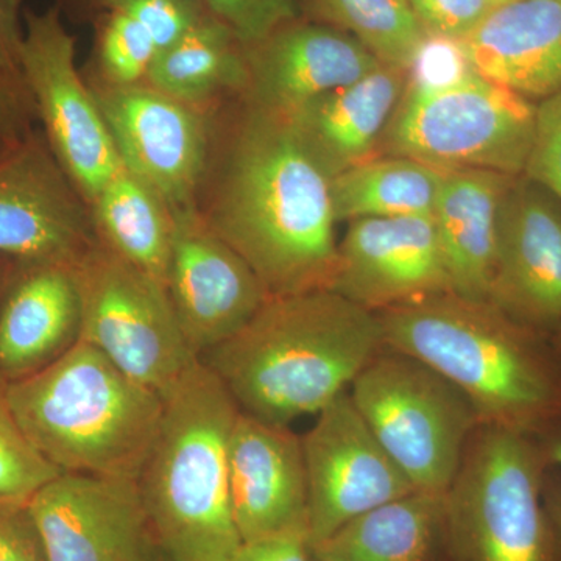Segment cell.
<instances>
[{
	"label": "cell",
	"mask_w": 561,
	"mask_h": 561,
	"mask_svg": "<svg viewBox=\"0 0 561 561\" xmlns=\"http://www.w3.org/2000/svg\"><path fill=\"white\" fill-rule=\"evenodd\" d=\"M202 191L198 213L271 298L331 289L339 253L331 179L289 117L247 102Z\"/></svg>",
	"instance_id": "obj_1"
},
{
	"label": "cell",
	"mask_w": 561,
	"mask_h": 561,
	"mask_svg": "<svg viewBox=\"0 0 561 561\" xmlns=\"http://www.w3.org/2000/svg\"><path fill=\"white\" fill-rule=\"evenodd\" d=\"M496 3H504V2H511V0H494Z\"/></svg>",
	"instance_id": "obj_43"
},
{
	"label": "cell",
	"mask_w": 561,
	"mask_h": 561,
	"mask_svg": "<svg viewBox=\"0 0 561 561\" xmlns=\"http://www.w3.org/2000/svg\"><path fill=\"white\" fill-rule=\"evenodd\" d=\"M24 0H0V72L21 77Z\"/></svg>",
	"instance_id": "obj_37"
},
{
	"label": "cell",
	"mask_w": 561,
	"mask_h": 561,
	"mask_svg": "<svg viewBox=\"0 0 561 561\" xmlns=\"http://www.w3.org/2000/svg\"><path fill=\"white\" fill-rule=\"evenodd\" d=\"M445 172L397 154H376L331 179L335 220L432 216Z\"/></svg>",
	"instance_id": "obj_27"
},
{
	"label": "cell",
	"mask_w": 561,
	"mask_h": 561,
	"mask_svg": "<svg viewBox=\"0 0 561 561\" xmlns=\"http://www.w3.org/2000/svg\"><path fill=\"white\" fill-rule=\"evenodd\" d=\"M25 437L61 472L138 482L164 400L79 341L46 368L7 383Z\"/></svg>",
	"instance_id": "obj_5"
},
{
	"label": "cell",
	"mask_w": 561,
	"mask_h": 561,
	"mask_svg": "<svg viewBox=\"0 0 561 561\" xmlns=\"http://www.w3.org/2000/svg\"><path fill=\"white\" fill-rule=\"evenodd\" d=\"M103 22L99 58L103 79L114 84L144 83L147 73L162 54L157 31L121 3L110 2Z\"/></svg>",
	"instance_id": "obj_29"
},
{
	"label": "cell",
	"mask_w": 561,
	"mask_h": 561,
	"mask_svg": "<svg viewBox=\"0 0 561 561\" xmlns=\"http://www.w3.org/2000/svg\"><path fill=\"white\" fill-rule=\"evenodd\" d=\"M122 164L157 192L171 209L197 205L209 162L203 110L150 84L91 87Z\"/></svg>",
	"instance_id": "obj_11"
},
{
	"label": "cell",
	"mask_w": 561,
	"mask_h": 561,
	"mask_svg": "<svg viewBox=\"0 0 561 561\" xmlns=\"http://www.w3.org/2000/svg\"><path fill=\"white\" fill-rule=\"evenodd\" d=\"M348 393L413 489L445 496L481 426L461 391L415 357L383 348Z\"/></svg>",
	"instance_id": "obj_8"
},
{
	"label": "cell",
	"mask_w": 561,
	"mask_h": 561,
	"mask_svg": "<svg viewBox=\"0 0 561 561\" xmlns=\"http://www.w3.org/2000/svg\"><path fill=\"white\" fill-rule=\"evenodd\" d=\"M144 561H172L171 559H169L168 556H165L164 552H161V549L158 548H154L153 551H151L149 553V557H147L146 560Z\"/></svg>",
	"instance_id": "obj_42"
},
{
	"label": "cell",
	"mask_w": 561,
	"mask_h": 561,
	"mask_svg": "<svg viewBox=\"0 0 561 561\" xmlns=\"http://www.w3.org/2000/svg\"><path fill=\"white\" fill-rule=\"evenodd\" d=\"M18 261L11 260V257L0 256V300H2L3 291L9 286L11 275H13L14 267H16Z\"/></svg>",
	"instance_id": "obj_40"
},
{
	"label": "cell",
	"mask_w": 561,
	"mask_h": 561,
	"mask_svg": "<svg viewBox=\"0 0 561 561\" xmlns=\"http://www.w3.org/2000/svg\"><path fill=\"white\" fill-rule=\"evenodd\" d=\"M383 350L378 313L337 291L273 297L201 360L239 411L290 426L317 415Z\"/></svg>",
	"instance_id": "obj_2"
},
{
	"label": "cell",
	"mask_w": 561,
	"mask_h": 561,
	"mask_svg": "<svg viewBox=\"0 0 561 561\" xmlns=\"http://www.w3.org/2000/svg\"><path fill=\"white\" fill-rule=\"evenodd\" d=\"M110 2H111V0H105V5H106V3H110Z\"/></svg>",
	"instance_id": "obj_45"
},
{
	"label": "cell",
	"mask_w": 561,
	"mask_h": 561,
	"mask_svg": "<svg viewBox=\"0 0 561 561\" xmlns=\"http://www.w3.org/2000/svg\"><path fill=\"white\" fill-rule=\"evenodd\" d=\"M72 275L80 295V341L164 398L198 360L168 289L101 241L73 265Z\"/></svg>",
	"instance_id": "obj_9"
},
{
	"label": "cell",
	"mask_w": 561,
	"mask_h": 561,
	"mask_svg": "<svg viewBox=\"0 0 561 561\" xmlns=\"http://www.w3.org/2000/svg\"><path fill=\"white\" fill-rule=\"evenodd\" d=\"M408 84V70L381 65L354 83L313 99L287 117L332 179L378 154L383 131Z\"/></svg>",
	"instance_id": "obj_22"
},
{
	"label": "cell",
	"mask_w": 561,
	"mask_h": 561,
	"mask_svg": "<svg viewBox=\"0 0 561 561\" xmlns=\"http://www.w3.org/2000/svg\"><path fill=\"white\" fill-rule=\"evenodd\" d=\"M90 208L99 241L168 286L173 234L168 203L122 165L95 195Z\"/></svg>",
	"instance_id": "obj_25"
},
{
	"label": "cell",
	"mask_w": 561,
	"mask_h": 561,
	"mask_svg": "<svg viewBox=\"0 0 561 561\" xmlns=\"http://www.w3.org/2000/svg\"><path fill=\"white\" fill-rule=\"evenodd\" d=\"M537 103L467 70L445 83H412L379 149L440 171L522 176L534 144Z\"/></svg>",
	"instance_id": "obj_7"
},
{
	"label": "cell",
	"mask_w": 561,
	"mask_h": 561,
	"mask_svg": "<svg viewBox=\"0 0 561 561\" xmlns=\"http://www.w3.org/2000/svg\"><path fill=\"white\" fill-rule=\"evenodd\" d=\"M27 507L47 561H144L157 548L136 481L60 472Z\"/></svg>",
	"instance_id": "obj_15"
},
{
	"label": "cell",
	"mask_w": 561,
	"mask_h": 561,
	"mask_svg": "<svg viewBox=\"0 0 561 561\" xmlns=\"http://www.w3.org/2000/svg\"><path fill=\"white\" fill-rule=\"evenodd\" d=\"M38 114L22 77L0 72V154L36 130Z\"/></svg>",
	"instance_id": "obj_34"
},
{
	"label": "cell",
	"mask_w": 561,
	"mask_h": 561,
	"mask_svg": "<svg viewBox=\"0 0 561 561\" xmlns=\"http://www.w3.org/2000/svg\"><path fill=\"white\" fill-rule=\"evenodd\" d=\"M316 557H317V556H316ZM317 561H327V560H321V559H319V557H317Z\"/></svg>",
	"instance_id": "obj_44"
},
{
	"label": "cell",
	"mask_w": 561,
	"mask_h": 561,
	"mask_svg": "<svg viewBox=\"0 0 561 561\" xmlns=\"http://www.w3.org/2000/svg\"><path fill=\"white\" fill-rule=\"evenodd\" d=\"M523 175L561 203V91L537 103L534 144Z\"/></svg>",
	"instance_id": "obj_32"
},
{
	"label": "cell",
	"mask_w": 561,
	"mask_h": 561,
	"mask_svg": "<svg viewBox=\"0 0 561 561\" xmlns=\"http://www.w3.org/2000/svg\"><path fill=\"white\" fill-rule=\"evenodd\" d=\"M427 35L463 41L494 7V0H409Z\"/></svg>",
	"instance_id": "obj_33"
},
{
	"label": "cell",
	"mask_w": 561,
	"mask_h": 561,
	"mask_svg": "<svg viewBox=\"0 0 561 561\" xmlns=\"http://www.w3.org/2000/svg\"><path fill=\"white\" fill-rule=\"evenodd\" d=\"M383 65L411 69L427 33L409 0H309Z\"/></svg>",
	"instance_id": "obj_28"
},
{
	"label": "cell",
	"mask_w": 561,
	"mask_h": 561,
	"mask_svg": "<svg viewBox=\"0 0 561 561\" xmlns=\"http://www.w3.org/2000/svg\"><path fill=\"white\" fill-rule=\"evenodd\" d=\"M245 101L284 116L383 65L348 33L297 21L245 47Z\"/></svg>",
	"instance_id": "obj_19"
},
{
	"label": "cell",
	"mask_w": 561,
	"mask_h": 561,
	"mask_svg": "<svg viewBox=\"0 0 561 561\" xmlns=\"http://www.w3.org/2000/svg\"><path fill=\"white\" fill-rule=\"evenodd\" d=\"M489 302L545 337L561 323V203L524 175L502 198Z\"/></svg>",
	"instance_id": "obj_16"
},
{
	"label": "cell",
	"mask_w": 561,
	"mask_h": 561,
	"mask_svg": "<svg viewBox=\"0 0 561 561\" xmlns=\"http://www.w3.org/2000/svg\"><path fill=\"white\" fill-rule=\"evenodd\" d=\"M138 485L154 545L172 561H232L230 437L239 408L201 359L165 394Z\"/></svg>",
	"instance_id": "obj_4"
},
{
	"label": "cell",
	"mask_w": 561,
	"mask_h": 561,
	"mask_svg": "<svg viewBox=\"0 0 561 561\" xmlns=\"http://www.w3.org/2000/svg\"><path fill=\"white\" fill-rule=\"evenodd\" d=\"M540 440L542 445H545L551 467L559 468L561 471V421L551 432H548L545 437H541Z\"/></svg>",
	"instance_id": "obj_39"
},
{
	"label": "cell",
	"mask_w": 561,
	"mask_h": 561,
	"mask_svg": "<svg viewBox=\"0 0 561 561\" xmlns=\"http://www.w3.org/2000/svg\"><path fill=\"white\" fill-rule=\"evenodd\" d=\"M98 241L90 205L39 127L0 154V256L72 268Z\"/></svg>",
	"instance_id": "obj_13"
},
{
	"label": "cell",
	"mask_w": 561,
	"mask_h": 561,
	"mask_svg": "<svg viewBox=\"0 0 561 561\" xmlns=\"http://www.w3.org/2000/svg\"><path fill=\"white\" fill-rule=\"evenodd\" d=\"M482 77L540 102L561 91V0H511L460 41Z\"/></svg>",
	"instance_id": "obj_21"
},
{
	"label": "cell",
	"mask_w": 561,
	"mask_h": 561,
	"mask_svg": "<svg viewBox=\"0 0 561 561\" xmlns=\"http://www.w3.org/2000/svg\"><path fill=\"white\" fill-rule=\"evenodd\" d=\"M443 548L445 496L415 490L357 516L313 552L327 561H437Z\"/></svg>",
	"instance_id": "obj_24"
},
{
	"label": "cell",
	"mask_w": 561,
	"mask_h": 561,
	"mask_svg": "<svg viewBox=\"0 0 561 561\" xmlns=\"http://www.w3.org/2000/svg\"><path fill=\"white\" fill-rule=\"evenodd\" d=\"M330 290L375 313L453 291L432 216L350 221Z\"/></svg>",
	"instance_id": "obj_17"
},
{
	"label": "cell",
	"mask_w": 561,
	"mask_h": 561,
	"mask_svg": "<svg viewBox=\"0 0 561 561\" xmlns=\"http://www.w3.org/2000/svg\"><path fill=\"white\" fill-rule=\"evenodd\" d=\"M383 348L415 357L470 401L481 424L545 437L561 421L551 339L454 291L378 312Z\"/></svg>",
	"instance_id": "obj_3"
},
{
	"label": "cell",
	"mask_w": 561,
	"mask_h": 561,
	"mask_svg": "<svg viewBox=\"0 0 561 561\" xmlns=\"http://www.w3.org/2000/svg\"><path fill=\"white\" fill-rule=\"evenodd\" d=\"M312 549L357 516L415 491L343 391L302 435Z\"/></svg>",
	"instance_id": "obj_12"
},
{
	"label": "cell",
	"mask_w": 561,
	"mask_h": 561,
	"mask_svg": "<svg viewBox=\"0 0 561 561\" xmlns=\"http://www.w3.org/2000/svg\"><path fill=\"white\" fill-rule=\"evenodd\" d=\"M21 77L55 160L90 205L124 164L57 7L25 10Z\"/></svg>",
	"instance_id": "obj_10"
},
{
	"label": "cell",
	"mask_w": 561,
	"mask_h": 561,
	"mask_svg": "<svg viewBox=\"0 0 561 561\" xmlns=\"http://www.w3.org/2000/svg\"><path fill=\"white\" fill-rule=\"evenodd\" d=\"M201 3L245 47L297 20L295 0H201Z\"/></svg>",
	"instance_id": "obj_31"
},
{
	"label": "cell",
	"mask_w": 561,
	"mask_h": 561,
	"mask_svg": "<svg viewBox=\"0 0 561 561\" xmlns=\"http://www.w3.org/2000/svg\"><path fill=\"white\" fill-rule=\"evenodd\" d=\"M232 561H317L308 534L289 531L276 537L242 542Z\"/></svg>",
	"instance_id": "obj_36"
},
{
	"label": "cell",
	"mask_w": 561,
	"mask_h": 561,
	"mask_svg": "<svg viewBox=\"0 0 561 561\" xmlns=\"http://www.w3.org/2000/svg\"><path fill=\"white\" fill-rule=\"evenodd\" d=\"M232 518L242 542L308 534V476L300 435L239 412L230 437Z\"/></svg>",
	"instance_id": "obj_18"
},
{
	"label": "cell",
	"mask_w": 561,
	"mask_h": 561,
	"mask_svg": "<svg viewBox=\"0 0 561 561\" xmlns=\"http://www.w3.org/2000/svg\"><path fill=\"white\" fill-rule=\"evenodd\" d=\"M551 468L534 435L481 424L445 494L446 549L456 561H559L546 502Z\"/></svg>",
	"instance_id": "obj_6"
},
{
	"label": "cell",
	"mask_w": 561,
	"mask_h": 561,
	"mask_svg": "<svg viewBox=\"0 0 561 561\" xmlns=\"http://www.w3.org/2000/svg\"><path fill=\"white\" fill-rule=\"evenodd\" d=\"M546 502H548L549 512H551L553 526L557 530V540H559V561H561V479L559 481L546 482Z\"/></svg>",
	"instance_id": "obj_38"
},
{
	"label": "cell",
	"mask_w": 561,
	"mask_h": 561,
	"mask_svg": "<svg viewBox=\"0 0 561 561\" xmlns=\"http://www.w3.org/2000/svg\"><path fill=\"white\" fill-rule=\"evenodd\" d=\"M0 561H47L27 502L0 501Z\"/></svg>",
	"instance_id": "obj_35"
},
{
	"label": "cell",
	"mask_w": 561,
	"mask_h": 561,
	"mask_svg": "<svg viewBox=\"0 0 561 561\" xmlns=\"http://www.w3.org/2000/svg\"><path fill=\"white\" fill-rule=\"evenodd\" d=\"M81 306L72 268L20 262L0 300V379L35 375L80 341Z\"/></svg>",
	"instance_id": "obj_20"
},
{
	"label": "cell",
	"mask_w": 561,
	"mask_h": 561,
	"mask_svg": "<svg viewBox=\"0 0 561 561\" xmlns=\"http://www.w3.org/2000/svg\"><path fill=\"white\" fill-rule=\"evenodd\" d=\"M146 83L195 108L225 91L245 90V46L206 13L191 31L158 55Z\"/></svg>",
	"instance_id": "obj_26"
},
{
	"label": "cell",
	"mask_w": 561,
	"mask_h": 561,
	"mask_svg": "<svg viewBox=\"0 0 561 561\" xmlns=\"http://www.w3.org/2000/svg\"><path fill=\"white\" fill-rule=\"evenodd\" d=\"M169 300L192 353L203 354L242 330L271 298L256 273L206 224L197 206L172 209Z\"/></svg>",
	"instance_id": "obj_14"
},
{
	"label": "cell",
	"mask_w": 561,
	"mask_h": 561,
	"mask_svg": "<svg viewBox=\"0 0 561 561\" xmlns=\"http://www.w3.org/2000/svg\"><path fill=\"white\" fill-rule=\"evenodd\" d=\"M60 472L25 437L11 411L7 382L0 379V501L28 502Z\"/></svg>",
	"instance_id": "obj_30"
},
{
	"label": "cell",
	"mask_w": 561,
	"mask_h": 561,
	"mask_svg": "<svg viewBox=\"0 0 561 561\" xmlns=\"http://www.w3.org/2000/svg\"><path fill=\"white\" fill-rule=\"evenodd\" d=\"M551 345L553 351H556L557 356L561 360V323L559 328H557L556 332L551 335Z\"/></svg>",
	"instance_id": "obj_41"
},
{
	"label": "cell",
	"mask_w": 561,
	"mask_h": 561,
	"mask_svg": "<svg viewBox=\"0 0 561 561\" xmlns=\"http://www.w3.org/2000/svg\"><path fill=\"white\" fill-rule=\"evenodd\" d=\"M516 176L490 171H446L435 205V231L451 290L489 302L502 198Z\"/></svg>",
	"instance_id": "obj_23"
}]
</instances>
